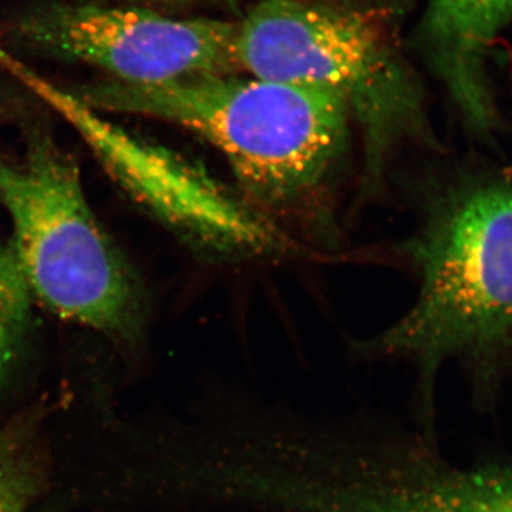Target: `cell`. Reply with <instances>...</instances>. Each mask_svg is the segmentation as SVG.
Here are the masks:
<instances>
[{"label": "cell", "mask_w": 512, "mask_h": 512, "mask_svg": "<svg viewBox=\"0 0 512 512\" xmlns=\"http://www.w3.org/2000/svg\"><path fill=\"white\" fill-rule=\"evenodd\" d=\"M409 252L416 299L367 346L416 365L426 400L451 360L490 379L512 357V171L483 165L451 178Z\"/></svg>", "instance_id": "1"}, {"label": "cell", "mask_w": 512, "mask_h": 512, "mask_svg": "<svg viewBox=\"0 0 512 512\" xmlns=\"http://www.w3.org/2000/svg\"><path fill=\"white\" fill-rule=\"evenodd\" d=\"M74 94L96 111L164 120L205 138L266 205L318 190L348 148V107L318 87L201 73L154 84L111 79Z\"/></svg>", "instance_id": "2"}, {"label": "cell", "mask_w": 512, "mask_h": 512, "mask_svg": "<svg viewBox=\"0 0 512 512\" xmlns=\"http://www.w3.org/2000/svg\"><path fill=\"white\" fill-rule=\"evenodd\" d=\"M241 69L335 94L359 123L367 184L406 144L436 148L423 90L375 13L262 0L238 25Z\"/></svg>", "instance_id": "3"}, {"label": "cell", "mask_w": 512, "mask_h": 512, "mask_svg": "<svg viewBox=\"0 0 512 512\" xmlns=\"http://www.w3.org/2000/svg\"><path fill=\"white\" fill-rule=\"evenodd\" d=\"M0 205L32 295L117 342L140 336L146 308L138 276L94 217L76 161L46 127L29 124L20 150H0Z\"/></svg>", "instance_id": "4"}, {"label": "cell", "mask_w": 512, "mask_h": 512, "mask_svg": "<svg viewBox=\"0 0 512 512\" xmlns=\"http://www.w3.org/2000/svg\"><path fill=\"white\" fill-rule=\"evenodd\" d=\"M0 67L62 116L134 201L195 248L229 256L285 251L281 234L190 161L131 136L2 47Z\"/></svg>", "instance_id": "5"}, {"label": "cell", "mask_w": 512, "mask_h": 512, "mask_svg": "<svg viewBox=\"0 0 512 512\" xmlns=\"http://www.w3.org/2000/svg\"><path fill=\"white\" fill-rule=\"evenodd\" d=\"M8 37L26 52L92 64L124 83H164L241 69L238 25L217 19H173L144 9L43 2L16 16Z\"/></svg>", "instance_id": "6"}, {"label": "cell", "mask_w": 512, "mask_h": 512, "mask_svg": "<svg viewBox=\"0 0 512 512\" xmlns=\"http://www.w3.org/2000/svg\"><path fill=\"white\" fill-rule=\"evenodd\" d=\"M512 23V0H429L420 42L431 69L446 86L464 126L477 140L494 143L503 133L488 57Z\"/></svg>", "instance_id": "7"}, {"label": "cell", "mask_w": 512, "mask_h": 512, "mask_svg": "<svg viewBox=\"0 0 512 512\" xmlns=\"http://www.w3.org/2000/svg\"><path fill=\"white\" fill-rule=\"evenodd\" d=\"M430 512H512V466L439 464Z\"/></svg>", "instance_id": "8"}, {"label": "cell", "mask_w": 512, "mask_h": 512, "mask_svg": "<svg viewBox=\"0 0 512 512\" xmlns=\"http://www.w3.org/2000/svg\"><path fill=\"white\" fill-rule=\"evenodd\" d=\"M32 296L12 245L0 244V384L28 338Z\"/></svg>", "instance_id": "9"}, {"label": "cell", "mask_w": 512, "mask_h": 512, "mask_svg": "<svg viewBox=\"0 0 512 512\" xmlns=\"http://www.w3.org/2000/svg\"><path fill=\"white\" fill-rule=\"evenodd\" d=\"M35 491V474L12 436H0V512H23Z\"/></svg>", "instance_id": "10"}, {"label": "cell", "mask_w": 512, "mask_h": 512, "mask_svg": "<svg viewBox=\"0 0 512 512\" xmlns=\"http://www.w3.org/2000/svg\"><path fill=\"white\" fill-rule=\"evenodd\" d=\"M217 2V0H215ZM221 2H232V0H221Z\"/></svg>", "instance_id": "11"}, {"label": "cell", "mask_w": 512, "mask_h": 512, "mask_svg": "<svg viewBox=\"0 0 512 512\" xmlns=\"http://www.w3.org/2000/svg\"><path fill=\"white\" fill-rule=\"evenodd\" d=\"M77 2H80V0H77Z\"/></svg>", "instance_id": "12"}]
</instances>
